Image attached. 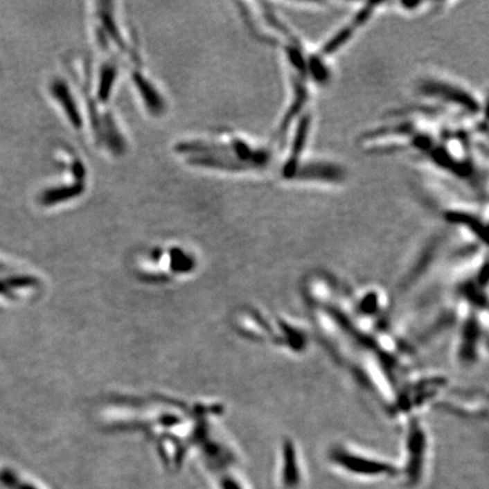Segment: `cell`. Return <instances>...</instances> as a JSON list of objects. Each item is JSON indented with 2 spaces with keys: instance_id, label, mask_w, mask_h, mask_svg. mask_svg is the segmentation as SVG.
<instances>
[{
  "instance_id": "obj_6",
  "label": "cell",
  "mask_w": 489,
  "mask_h": 489,
  "mask_svg": "<svg viewBox=\"0 0 489 489\" xmlns=\"http://www.w3.org/2000/svg\"><path fill=\"white\" fill-rule=\"evenodd\" d=\"M346 171L338 164L316 159L313 161L301 162L292 180L337 184L342 181Z\"/></svg>"
},
{
  "instance_id": "obj_5",
  "label": "cell",
  "mask_w": 489,
  "mask_h": 489,
  "mask_svg": "<svg viewBox=\"0 0 489 489\" xmlns=\"http://www.w3.org/2000/svg\"><path fill=\"white\" fill-rule=\"evenodd\" d=\"M279 481L283 489H298L303 483L301 456L292 438H285L280 447Z\"/></svg>"
},
{
  "instance_id": "obj_8",
  "label": "cell",
  "mask_w": 489,
  "mask_h": 489,
  "mask_svg": "<svg viewBox=\"0 0 489 489\" xmlns=\"http://www.w3.org/2000/svg\"><path fill=\"white\" fill-rule=\"evenodd\" d=\"M212 478L215 489H249L242 476L237 472V469L224 471Z\"/></svg>"
},
{
  "instance_id": "obj_3",
  "label": "cell",
  "mask_w": 489,
  "mask_h": 489,
  "mask_svg": "<svg viewBox=\"0 0 489 489\" xmlns=\"http://www.w3.org/2000/svg\"><path fill=\"white\" fill-rule=\"evenodd\" d=\"M481 313L483 310H471L459 328L455 359L465 368L477 365L481 360L483 347L486 346V324L483 323Z\"/></svg>"
},
{
  "instance_id": "obj_9",
  "label": "cell",
  "mask_w": 489,
  "mask_h": 489,
  "mask_svg": "<svg viewBox=\"0 0 489 489\" xmlns=\"http://www.w3.org/2000/svg\"><path fill=\"white\" fill-rule=\"evenodd\" d=\"M3 483H6V485H8V486L12 487V488H16V489H39L37 488V487L32 486V485H30V483H21L16 480V478L14 477V476H12L10 474H5L3 476Z\"/></svg>"
},
{
  "instance_id": "obj_7",
  "label": "cell",
  "mask_w": 489,
  "mask_h": 489,
  "mask_svg": "<svg viewBox=\"0 0 489 489\" xmlns=\"http://www.w3.org/2000/svg\"><path fill=\"white\" fill-rule=\"evenodd\" d=\"M353 313L365 319H378L384 313L385 299L378 289H367L353 298Z\"/></svg>"
},
{
  "instance_id": "obj_4",
  "label": "cell",
  "mask_w": 489,
  "mask_h": 489,
  "mask_svg": "<svg viewBox=\"0 0 489 489\" xmlns=\"http://www.w3.org/2000/svg\"><path fill=\"white\" fill-rule=\"evenodd\" d=\"M418 91L421 96L438 99L441 103L458 108L465 115L479 117L481 112L479 101L460 85L429 78L421 82Z\"/></svg>"
},
{
  "instance_id": "obj_2",
  "label": "cell",
  "mask_w": 489,
  "mask_h": 489,
  "mask_svg": "<svg viewBox=\"0 0 489 489\" xmlns=\"http://www.w3.org/2000/svg\"><path fill=\"white\" fill-rule=\"evenodd\" d=\"M404 462L400 474L404 478L407 486H416L424 477L425 468L429 452V436L425 425L412 416L404 431Z\"/></svg>"
},
{
  "instance_id": "obj_1",
  "label": "cell",
  "mask_w": 489,
  "mask_h": 489,
  "mask_svg": "<svg viewBox=\"0 0 489 489\" xmlns=\"http://www.w3.org/2000/svg\"><path fill=\"white\" fill-rule=\"evenodd\" d=\"M328 460L346 474L362 479L395 477L400 474L398 465L342 444L333 446L330 450Z\"/></svg>"
}]
</instances>
